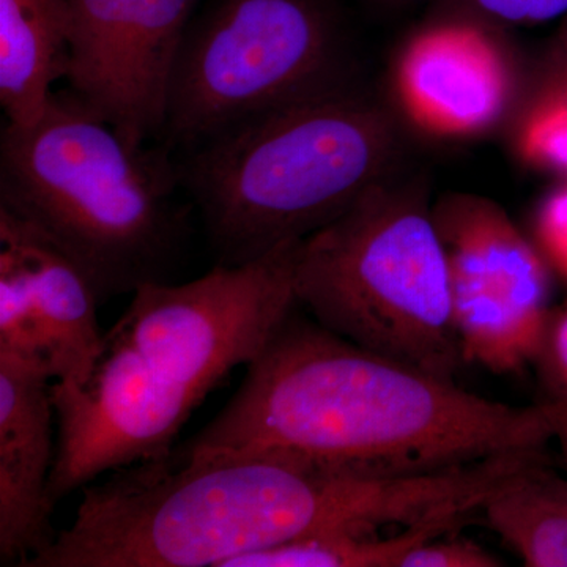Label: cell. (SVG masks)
<instances>
[{
	"instance_id": "1",
	"label": "cell",
	"mask_w": 567,
	"mask_h": 567,
	"mask_svg": "<svg viewBox=\"0 0 567 567\" xmlns=\"http://www.w3.org/2000/svg\"><path fill=\"white\" fill-rule=\"evenodd\" d=\"M287 317L182 458L276 451L369 476L442 472L546 450L563 406L491 401L363 349L315 319Z\"/></svg>"
},
{
	"instance_id": "2",
	"label": "cell",
	"mask_w": 567,
	"mask_h": 567,
	"mask_svg": "<svg viewBox=\"0 0 567 567\" xmlns=\"http://www.w3.org/2000/svg\"><path fill=\"white\" fill-rule=\"evenodd\" d=\"M82 494L73 524L22 567H229L306 536L406 527L424 502L415 477L276 451L182 458L173 450Z\"/></svg>"
},
{
	"instance_id": "3",
	"label": "cell",
	"mask_w": 567,
	"mask_h": 567,
	"mask_svg": "<svg viewBox=\"0 0 567 567\" xmlns=\"http://www.w3.org/2000/svg\"><path fill=\"white\" fill-rule=\"evenodd\" d=\"M401 137L360 81L252 115L182 152L216 265L300 241L394 177Z\"/></svg>"
},
{
	"instance_id": "4",
	"label": "cell",
	"mask_w": 567,
	"mask_h": 567,
	"mask_svg": "<svg viewBox=\"0 0 567 567\" xmlns=\"http://www.w3.org/2000/svg\"><path fill=\"white\" fill-rule=\"evenodd\" d=\"M181 192L166 145H130L66 91L0 136V207L48 235L100 303L167 281L188 230Z\"/></svg>"
},
{
	"instance_id": "5",
	"label": "cell",
	"mask_w": 567,
	"mask_h": 567,
	"mask_svg": "<svg viewBox=\"0 0 567 567\" xmlns=\"http://www.w3.org/2000/svg\"><path fill=\"white\" fill-rule=\"evenodd\" d=\"M295 295L353 344L454 379L464 361L445 244L423 186L391 177L298 244Z\"/></svg>"
},
{
	"instance_id": "6",
	"label": "cell",
	"mask_w": 567,
	"mask_h": 567,
	"mask_svg": "<svg viewBox=\"0 0 567 567\" xmlns=\"http://www.w3.org/2000/svg\"><path fill=\"white\" fill-rule=\"evenodd\" d=\"M357 81L341 0H200L159 142L186 152L252 115Z\"/></svg>"
},
{
	"instance_id": "7",
	"label": "cell",
	"mask_w": 567,
	"mask_h": 567,
	"mask_svg": "<svg viewBox=\"0 0 567 567\" xmlns=\"http://www.w3.org/2000/svg\"><path fill=\"white\" fill-rule=\"evenodd\" d=\"M300 241L252 262L216 265L194 281L144 284L110 331L205 399L235 368L251 364L297 308Z\"/></svg>"
},
{
	"instance_id": "8",
	"label": "cell",
	"mask_w": 567,
	"mask_h": 567,
	"mask_svg": "<svg viewBox=\"0 0 567 567\" xmlns=\"http://www.w3.org/2000/svg\"><path fill=\"white\" fill-rule=\"evenodd\" d=\"M434 216L450 265L464 361L496 374L535 363L554 316L543 254L483 197H447Z\"/></svg>"
},
{
	"instance_id": "9",
	"label": "cell",
	"mask_w": 567,
	"mask_h": 567,
	"mask_svg": "<svg viewBox=\"0 0 567 567\" xmlns=\"http://www.w3.org/2000/svg\"><path fill=\"white\" fill-rule=\"evenodd\" d=\"M51 398L58 435L48 496L54 507L104 473L167 456L204 401L112 331L89 379L52 382Z\"/></svg>"
},
{
	"instance_id": "10",
	"label": "cell",
	"mask_w": 567,
	"mask_h": 567,
	"mask_svg": "<svg viewBox=\"0 0 567 567\" xmlns=\"http://www.w3.org/2000/svg\"><path fill=\"white\" fill-rule=\"evenodd\" d=\"M200 0H69L66 92L130 145L162 137L183 37Z\"/></svg>"
},
{
	"instance_id": "11",
	"label": "cell",
	"mask_w": 567,
	"mask_h": 567,
	"mask_svg": "<svg viewBox=\"0 0 567 567\" xmlns=\"http://www.w3.org/2000/svg\"><path fill=\"white\" fill-rule=\"evenodd\" d=\"M99 305L48 235L0 207V349L39 360L52 382H85L103 349Z\"/></svg>"
},
{
	"instance_id": "12",
	"label": "cell",
	"mask_w": 567,
	"mask_h": 567,
	"mask_svg": "<svg viewBox=\"0 0 567 567\" xmlns=\"http://www.w3.org/2000/svg\"><path fill=\"white\" fill-rule=\"evenodd\" d=\"M402 110L435 136H470L491 128L509 102L511 71L483 29L450 22L410 41L395 66Z\"/></svg>"
},
{
	"instance_id": "13",
	"label": "cell",
	"mask_w": 567,
	"mask_h": 567,
	"mask_svg": "<svg viewBox=\"0 0 567 567\" xmlns=\"http://www.w3.org/2000/svg\"><path fill=\"white\" fill-rule=\"evenodd\" d=\"M47 365L0 349V561L24 565L51 546L48 484L55 457Z\"/></svg>"
},
{
	"instance_id": "14",
	"label": "cell",
	"mask_w": 567,
	"mask_h": 567,
	"mask_svg": "<svg viewBox=\"0 0 567 567\" xmlns=\"http://www.w3.org/2000/svg\"><path fill=\"white\" fill-rule=\"evenodd\" d=\"M69 0H0V106L11 125L39 121L69 59Z\"/></svg>"
},
{
	"instance_id": "15",
	"label": "cell",
	"mask_w": 567,
	"mask_h": 567,
	"mask_svg": "<svg viewBox=\"0 0 567 567\" xmlns=\"http://www.w3.org/2000/svg\"><path fill=\"white\" fill-rule=\"evenodd\" d=\"M481 511L525 565L567 567V480L547 457L509 477Z\"/></svg>"
},
{
	"instance_id": "16",
	"label": "cell",
	"mask_w": 567,
	"mask_h": 567,
	"mask_svg": "<svg viewBox=\"0 0 567 567\" xmlns=\"http://www.w3.org/2000/svg\"><path fill=\"white\" fill-rule=\"evenodd\" d=\"M445 525L401 529L399 535L334 532L306 536L234 559L229 567H401L405 555L431 537L446 535Z\"/></svg>"
},
{
	"instance_id": "17",
	"label": "cell",
	"mask_w": 567,
	"mask_h": 567,
	"mask_svg": "<svg viewBox=\"0 0 567 567\" xmlns=\"http://www.w3.org/2000/svg\"><path fill=\"white\" fill-rule=\"evenodd\" d=\"M517 142L528 163L567 175L566 93L535 95L525 112Z\"/></svg>"
},
{
	"instance_id": "18",
	"label": "cell",
	"mask_w": 567,
	"mask_h": 567,
	"mask_svg": "<svg viewBox=\"0 0 567 567\" xmlns=\"http://www.w3.org/2000/svg\"><path fill=\"white\" fill-rule=\"evenodd\" d=\"M502 561L473 540L443 539L442 536L423 540L405 555L401 567H496Z\"/></svg>"
},
{
	"instance_id": "19",
	"label": "cell",
	"mask_w": 567,
	"mask_h": 567,
	"mask_svg": "<svg viewBox=\"0 0 567 567\" xmlns=\"http://www.w3.org/2000/svg\"><path fill=\"white\" fill-rule=\"evenodd\" d=\"M535 363L539 364L540 375L550 394L547 401L567 410V306L551 316Z\"/></svg>"
},
{
	"instance_id": "20",
	"label": "cell",
	"mask_w": 567,
	"mask_h": 567,
	"mask_svg": "<svg viewBox=\"0 0 567 567\" xmlns=\"http://www.w3.org/2000/svg\"><path fill=\"white\" fill-rule=\"evenodd\" d=\"M536 234L544 256L567 276V183L540 205Z\"/></svg>"
},
{
	"instance_id": "21",
	"label": "cell",
	"mask_w": 567,
	"mask_h": 567,
	"mask_svg": "<svg viewBox=\"0 0 567 567\" xmlns=\"http://www.w3.org/2000/svg\"><path fill=\"white\" fill-rule=\"evenodd\" d=\"M476 10L513 24H539L567 14V0H468Z\"/></svg>"
},
{
	"instance_id": "22",
	"label": "cell",
	"mask_w": 567,
	"mask_h": 567,
	"mask_svg": "<svg viewBox=\"0 0 567 567\" xmlns=\"http://www.w3.org/2000/svg\"><path fill=\"white\" fill-rule=\"evenodd\" d=\"M539 93H566L567 95V25L548 59L536 95Z\"/></svg>"
},
{
	"instance_id": "23",
	"label": "cell",
	"mask_w": 567,
	"mask_h": 567,
	"mask_svg": "<svg viewBox=\"0 0 567 567\" xmlns=\"http://www.w3.org/2000/svg\"><path fill=\"white\" fill-rule=\"evenodd\" d=\"M555 442L558 443L567 466V410H563L561 415L558 416L557 427H555Z\"/></svg>"
}]
</instances>
